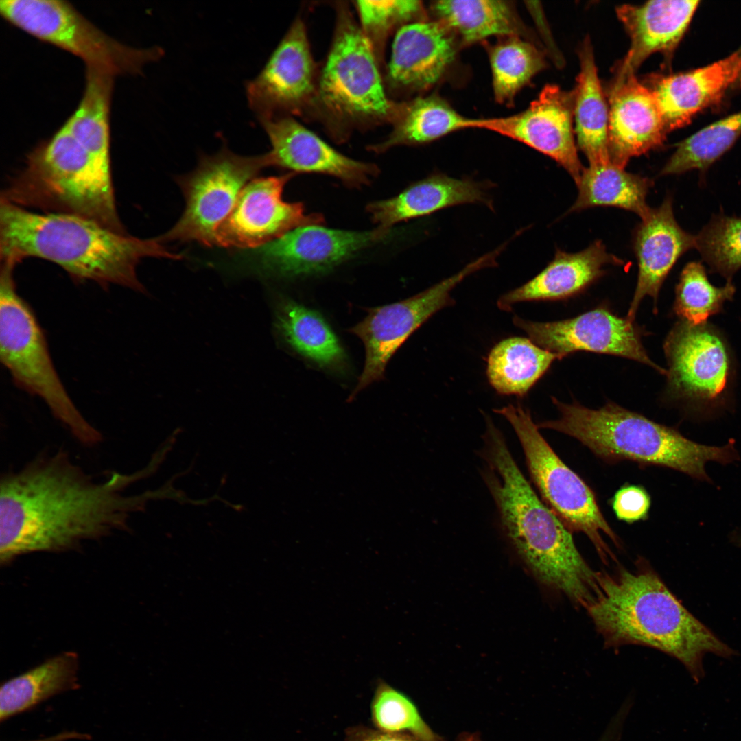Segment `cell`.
I'll return each instance as SVG.
<instances>
[{"label": "cell", "instance_id": "cell-45", "mask_svg": "<svg viewBox=\"0 0 741 741\" xmlns=\"http://www.w3.org/2000/svg\"><path fill=\"white\" fill-rule=\"evenodd\" d=\"M732 539L735 544L741 545V533H738L735 534L733 537Z\"/></svg>", "mask_w": 741, "mask_h": 741}, {"label": "cell", "instance_id": "cell-19", "mask_svg": "<svg viewBox=\"0 0 741 741\" xmlns=\"http://www.w3.org/2000/svg\"><path fill=\"white\" fill-rule=\"evenodd\" d=\"M461 45L454 33L434 19L401 27L395 37L385 68V86L396 98L428 91L447 73Z\"/></svg>", "mask_w": 741, "mask_h": 741}, {"label": "cell", "instance_id": "cell-22", "mask_svg": "<svg viewBox=\"0 0 741 741\" xmlns=\"http://www.w3.org/2000/svg\"><path fill=\"white\" fill-rule=\"evenodd\" d=\"M696 247V235L682 229L676 221L672 199L666 198L649 210L637 226L633 239L638 263L637 286L626 316L633 322L641 301L650 296L657 301L660 288L679 258Z\"/></svg>", "mask_w": 741, "mask_h": 741}, {"label": "cell", "instance_id": "cell-39", "mask_svg": "<svg viewBox=\"0 0 741 741\" xmlns=\"http://www.w3.org/2000/svg\"><path fill=\"white\" fill-rule=\"evenodd\" d=\"M370 717L375 729L383 732L409 733L427 741L441 739L422 718L413 701L381 679L377 681Z\"/></svg>", "mask_w": 741, "mask_h": 741}, {"label": "cell", "instance_id": "cell-27", "mask_svg": "<svg viewBox=\"0 0 741 741\" xmlns=\"http://www.w3.org/2000/svg\"><path fill=\"white\" fill-rule=\"evenodd\" d=\"M115 77L86 67L82 97L64 124L88 152L103 178L111 183L110 111Z\"/></svg>", "mask_w": 741, "mask_h": 741}, {"label": "cell", "instance_id": "cell-12", "mask_svg": "<svg viewBox=\"0 0 741 741\" xmlns=\"http://www.w3.org/2000/svg\"><path fill=\"white\" fill-rule=\"evenodd\" d=\"M494 250L468 263L455 274L405 300L368 309V315L349 331L364 343L363 371L349 401L360 390L384 377L386 364L403 342L427 320L455 301L451 290L467 277L497 264Z\"/></svg>", "mask_w": 741, "mask_h": 741}, {"label": "cell", "instance_id": "cell-3", "mask_svg": "<svg viewBox=\"0 0 741 741\" xmlns=\"http://www.w3.org/2000/svg\"><path fill=\"white\" fill-rule=\"evenodd\" d=\"M583 607L609 646L641 644L658 649L680 661L696 683L704 677L705 654L735 655L644 564L598 574Z\"/></svg>", "mask_w": 741, "mask_h": 741}, {"label": "cell", "instance_id": "cell-30", "mask_svg": "<svg viewBox=\"0 0 741 741\" xmlns=\"http://www.w3.org/2000/svg\"><path fill=\"white\" fill-rule=\"evenodd\" d=\"M580 69L574 95L577 144L589 165L610 162L609 110L598 78L592 47L585 39L580 50Z\"/></svg>", "mask_w": 741, "mask_h": 741}, {"label": "cell", "instance_id": "cell-43", "mask_svg": "<svg viewBox=\"0 0 741 741\" xmlns=\"http://www.w3.org/2000/svg\"><path fill=\"white\" fill-rule=\"evenodd\" d=\"M88 738L87 734H83L75 731L63 732L54 736L32 741H66L72 739Z\"/></svg>", "mask_w": 741, "mask_h": 741}, {"label": "cell", "instance_id": "cell-13", "mask_svg": "<svg viewBox=\"0 0 741 741\" xmlns=\"http://www.w3.org/2000/svg\"><path fill=\"white\" fill-rule=\"evenodd\" d=\"M664 349L669 365L668 386L674 399L700 414L723 407L732 362L717 330L706 324L693 325L681 320L670 331Z\"/></svg>", "mask_w": 741, "mask_h": 741}, {"label": "cell", "instance_id": "cell-21", "mask_svg": "<svg viewBox=\"0 0 741 741\" xmlns=\"http://www.w3.org/2000/svg\"><path fill=\"white\" fill-rule=\"evenodd\" d=\"M666 133L652 91L635 74L616 78L609 109L610 161L625 167L631 158L662 146Z\"/></svg>", "mask_w": 741, "mask_h": 741}, {"label": "cell", "instance_id": "cell-20", "mask_svg": "<svg viewBox=\"0 0 741 741\" xmlns=\"http://www.w3.org/2000/svg\"><path fill=\"white\" fill-rule=\"evenodd\" d=\"M271 144L268 167L295 173L332 176L351 187L368 185L379 174L377 165L351 158L335 150L293 117L260 122Z\"/></svg>", "mask_w": 741, "mask_h": 741}, {"label": "cell", "instance_id": "cell-25", "mask_svg": "<svg viewBox=\"0 0 741 741\" xmlns=\"http://www.w3.org/2000/svg\"><path fill=\"white\" fill-rule=\"evenodd\" d=\"M741 74V48L705 67L661 78L652 91L666 132L719 99Z\"/></svg>", "mask_w": 741, "mask_h": 741}, {"label": "cell", "instance_id": "cell-29", "mask_svg": "<svg viewBox=\"0 0 741 741\" xmlns=\"http://www.w3.org/2000/svg\"><path fill=\"white\" fill-rule=\"evenodd\" d=\"M403 101L401 113L390 134L368 146L377 154L399 145L432 143L458 130L473 128L474 118L467 117L436 94L419 95Z\"/></svg>", "mask_w": 741, "mask_h": 741}, {"label": "cell", "instance_id": "cell-38", "mask_svg": "<svg viewBox=\"0 0 741 741\" xmlns=\"http://www.w3.org/2000/svg\"><path fill=\"white\" fill-rule=\"evenodd\" d=\"M734 292L731 282L715 287L701 262H689L683 268L676 287L674 310L681 320L693 325H704L708 318L722 310L724 303L731 300Z\"/></svg>", "mask_w": 741, "mask_h": 741}, {"label": "cell", "instance_id": "cell-7", "mask_svg": "<svg viewBox=\"0 0 741 741\" xmlns=\"http://www.w3.org/2000/svg\"><path fill=\"white\" fill-rule=\"evenodd\" d=\"M1 198L25 209L82 217L127 233L117 211L113 184L103 178L64 124L29 153L25 167Z\"/></svg>", "mask_w": 741, "mask_h": 741}, {"label": "cell", "instance_id": "cell-5", "mask_svg": "<svg viewBox=\"0 0 741 741\" xmlns=\"http://www.w3.org/2000/svg\"><path fill=\"white\" fill-rule=\"evenodd\" d=\"M559 416L537 424L580 441L609 462L629 460L644 465L670 468L694 478L709 481L705 464H722L738 458L733 440L725 446H707L684 437L676 429L608 403L589 409L578 403H564L552 397Z\"/></svg>", "mask_w": 741, "mask_h": 741}, {"label": "cell", "instance_id": "cell-36", "mask_svg": "<svg viewBox=\"0 0 741 741\" xmlns=\"http://www.w3.org/2000/svg\"><path fill=\"white\" fill-rule=\"evenodd\" d=\"M740 135L741 110L712 123L680 142L659 174H680L693 169L704 174Z\"/></svg>", "mask_w": 741, "mask_h": 741}, {"label": "cell", "instance_id": "cell-28", "mask_svg": "<svg viewBox=\"0 0 741 741\" xmlns=\"http://www.w3.org/2000/svg\"><path fill=\"white\" fill-rule=\"evenodd\" d=\"M430 10L454 33L462 47L491 36H517L532 41L510 1L442 0L432 2Z\"/></svg>", "mask_w": 741, "mask_h": 741}, {"label": "cell", "instance_id": "cell-2", "mask_svg": "<svg viewBox=\"0 0 741 741\" xmlns=\"http://www.w3.org/2000/svg\"><path fill=\"white\" fill-rule=\"evenodd\" d=\"M37 257L51 261L77 281L144 292L137 267L143 258L180 259L159 237L119 233L82 217L31 211L0 201L1 263L16 265Z\"/></svg>", "mask_w": 741, "mask_h": 741}, {"label": "cell", "instance_id": "cell-14", "mask_svg": "<svg viewBox=\"0 0 741 741\" xmlns=\"http://www.w3.org/2000/svg\"><path fill=\"white\" fill-rule=\"evenodd\" d=\"M320 70L311 53L305 22L298 16L259 73L246 83L250 109L260 122L287 116L308 119Z\"/></svg>", "mask_w": 741, "mask_h": 741}, {"label": "cell", "instance_id": "cell-47", "mask_svg": "<svg viewBox=\"0 0 741 741\" xmlns=\"http://www.w3.org/2000/svg\"><path fill=\"white\" fill-rule=\"evenodd\" d=\"M736 82H738L739 86L741 88V74Z\"/></svg>", "mask_w": 741, "mask_h": 741}, {"label": "cell", "instance_id": "cell-26", "mask_svg": "<svg viewBox=\"0 0 741 741\" xmlns=\"http://www.w3.org/2000/svg\"><path fill=\"white\" fill-rule=\"evenodd\" d=\"M623 263L621 259L609 253L599 240L578 252L557 250L553 259L537 275L501 296L497 307L510 311L513 305L519 302L557 300L574 296L604 275L605 266Z\"/></svg>", "mask_w": 741, "mask_h": 741}, {"label": "cell", "instance_id": "cell-44", "mask_svg": "<svg viewBox=\"0 0 741 741\" xmlns=\"http://www.w3.org/2000/svg\"><path fill=\"white\" fill-rule=\"evenodd\" d=\"M458 741H482L480 738L475 733H465L462 735Z\"/></svg>", "mask_w": 741, "mask_h": 741}, {"label": "cell", "instance_id": "cell-1", "mask_svg": "<svg viewBox=\"0 0 741 741\" xmlns=\"http://www.w3.org/2000/svg\"><path fill=\"white\" fill-rule=\"evenodd\" d=\"M138 476L115 472L95 481L66 452L40 456L0 482V562L35 552L77 549L83 542L126 530L139 496Z\"/></svg>", "mask_w": 741, "mask_h": 741}, {"label": "cell", "instance_id": "cell-15", "mask_svg": "<svg viewBox=\"0 0 741 741\" xmlns=\"http://www.w3.org/2000/svg\"><path fill=\"white\" fill-rule=\"evenodd\" d=\"M294 175L290 172L250 180L217 228L215 245L257 248L296 228L322 224V215L306 213L302 203L283 200V188Z\"/></svg>", "mask_w": 741, "mask_h": 741}, {"label": "cell", "instance_id": "cell-8", "mask_svg": "<svg viewBox=\"0 0 741 741\" xmlns=\"http://www.w3.org/2000/svg\"><path fill=\"white\" fill-rule=\"evenodd\" d=\"M14 268L1 265V362L14 384L40 397L78 440L86 445H96L102 440V433L85 419L67 393L35 314L16 291Z\"/></svg>", "mask_w": 741, "mask_h": 741}, {"label": "cell", "instance_id": "cell-6", "mask_svg": "<svg viewBox=\"0 0 741 741\" xmlns=\"http://www.w3.org/2000/svg\"><path fill=\"white\" fill-rule=\"evenodd\" d=\"M333 3V38L307 119L317 121L333 141L342 143L354 132L392 126L403 101L388 95L382 69L348 3Z\"/></svg>", "mask_w": 741, "mask_h": 741}, {"label": "cell", "instance_id": "cell-11", "mask_svg": "<svg viewBox=\"0 0 741 741\" xmlns=\"http://www.w3.org/2000/svg\"><path fill=\"white\" fill-rule=\"evenodd\" d=\"M266 167L265 154L241 156L225 145L215 154H202L193 171L176 178L185 208L176 224L159 236L161 240L215 245L216 231L242 190Z\"/></svg>", "mask_w": 741, "mask_h": 741}, {"label": "cell", "instance_id": "cell-41", "mask_svg": "<svg viewBox=\"0 0 741 741\" xmlns=\"http://www.w3.org/2000/svg\"><path fill=\"white\" fill-rule=\"evenodd\" d=\"M650 499L643 488L627 485L620 489L612 500L616 517L621 521L633 523L644 519L648 515Z\"/></svg>", "mask_w": 741, "mask_h": 741}, {"label": "cell", "instance_id": "cell-18", "mask_svg": "<svg viewBox=\"0 0 741 741\" xmlns=\"http://www.w3.org/2000/svg\"><path fill=\"white\" fill-rule=\"evenodd\" d=\"M513 324L537 346L561 357L578 351L612 354L646 364L666 374L646 353L639 330L626 318L605 308H597L577 317L539 322L515 315Z\"/></svg>", "mask_w": 741, "mask_h": 741}, {"label": "cell", "instance_id": "cell-10", "mask_svg": "<svg viewBox=\"0 0 741 741\" xmlns=\"http://www.w3.org/2000/svg\"><path fill=\"white\" fill-rule=\"evenodd\" d=\"M494 412L511 425L523 448L529 473L543 501L572 532H583L606 561L613 554L603 539H619L602 515L591 488L556 455L528 410L509 404Z\"/></svg>", "mask_w": 741, "mask_h": 741}, {"label": "cell", "instance_id": "cell-32", "mask_svg": "<svg viewBox=\"0 0 741 741\" xmlns=\"http://www.w3.org/2000/svg\"><path fill=\"white\" fill-rule=\"evenodd\" d=\"M576 185L578 196L569 212L611 206L632 211L642 219L650 209L646 198L653 181L628 172L611 161L589 165Z\"/></svg>", "mask_w": 741, "mask_h": 741}, {"label": "cell", "instance_id": "cell-37", "mask_svg": "<svg viewBox=\"0 0 741 741\" xmlns=\"http://www.w3.org/2000/svg\"><path fill=\"white\" fill-rule=\"evenodd\" d=\"M352 3L358 15L360 29L381 69L390 36L405 25L429 19L421 1H354Z\"/></svg>", "mask_w": 741, "mask_h": 741}, {"label": "cell", "instance_id": "cell-9", "mask_svg": "<svg viewBox=\"0 0 741 741\" xmlns=\"http://www.w3.org/2000/svg\"><path fill=\"white\" fill-rule=\"evenodd\" d=\"M0 14L8 23L37 39L81 58L91 67L117 75L141 73L164 54L159 47L137 49L102 32L69 2L62 0H4Z\"/></svg>", "mask_w": 741, "mask_h": 741}, {"label": "cell", "instance_id": "cell-31", "mask_svg": "<svg viewBox=\"0 0 741 741\" xmlns=\"http://www.w3.org/2000/svg\"><path fill=\"white\" fill-rule=\"evenodd\" d=\"M79 658L64 652L5 682L0 689V721L59 694L80 687Z\"/></svg>", "mask_w": 741, "mask_h": 741}, {"label": "cell", "instance_id": "cell-23", "mask_svg": "<svg viewBox=\"0 0 741 741\" xmlns=\"http://www.w3.org/2000/svg\"><path fill=\"white\" fill-rule=\"evenodd\" d=\"M699 1L657 0L643 5H622L616 14L631 47L616 78L635 73L652 54L672 51L685 34Z\"/></svg>", "mask_w": 741, "mask_h": 741}, {"label": "cell", "instance_id": "cell-34", "mask_svg": "<svg viewBox=\"0 0 741 741\" xmlns=\"http://www.w3.org/2000/svg\"><path fill=\"white\" fill-rule=\"evenodd\" d=\"M561 357L541 348L530 338L511 337L490 351L486 374L499 394L523 397L544 375L552 362Z\"/></svg>", "mask_w": 741, "mask_h": 741}, {"label": "cell", "instance_id": "cell-33", "mask_svg": "<svg viewBox=\"0 0 741 741\" xmlns=\"http://www.w3.org/2000/svg\"><path fill=\"white\" fill-rule=\"evenodd\" d=\"M277 313V329L297 353L326 368L340 369L345 364L344 350L319 312L285 299Z\"/></svg>", "mask_w": 741, "mask_h": 741}, {"label": "cell", "instance_id": "cell-35", "mask_svg": "<svg viewBox=\"0 0 741 741\" xmlns=\"http://www.w3.org/2000/svg\"><path fill=\"white\" fill-rule=\"evenodd\" d=\"M492 73L494 98L501 104H513L516 95L539 72L546 62L535 44L523 37H499L493 44H486Z\"/></svg>", "mask_w": 741, "mask_h": 741}, {"label": "cell", "instance_id": "cell-16", "mask_svg": "<svg viewBox=\"0 0 741 741\" xmlns=\"http://www.w3.org/2000/svg\"><path fill=\"white\" fill-rule=\"evenodd\" d=\"M573 121V93L547 84L525 110L506 117L475 119L473 128L498 133L549 156L577 185L585 167L578 156Z\"/></svg>", "mask_w": 741, "mask_h": 741}, {"label": "cell", "instance_id": "cell-42", "mask_svg": "<svg viewBox=\"0 0 741 741\" xmlns=\"http://www.w3.org/2000/svg\"><path fill=\"white\" fill-rule=\"evenodd\" d=\"M345 741H427L409 733L383 732L364 725L350 727L346 730ZM438 741H443L442 739Z\"/></svg>", "mask_w": 741, "mask_h": 741}, {"label": "cell", "instance_id": "cell-46", "mask_svg": "<svg viewBox=\"0 0 741 741\" xmlns=\"http://www.w3.org/2000/svg\"><path fill=\"white\" fill-rule=\"evenodd\" d=\"M598 741H613V740H611V739H610V738H606V737H601V738H600L598 739Z\"/></svg>", "mask_w": 741, "mask_h": 741}, {"label": "cell", "instance_id": "cell-4", "mask_svg": "<svg viewBox=\"0 0 741 741\" xmlns=\"http://www.w3.org/2000/svg\"><path fill=\"white\" fill-rule=\"evenodd\" d=\"M487 425L486 457L491 471L486 482L506 535L539 581L584 606L598 574L578 552L572 532L526 480L499 430L491 421Z\"/></svg>", "mask_w": 741, "mask_h": 741}, {"label": "cell", "instance_id": "cell-24", "mask_svg": "<svg viewBox=\"0 0 741 741\" xmlns=\"http://www.w3.org/2000/svg\"><path fill=\"white\" fill-rule=\"evenodd\" d=\"M488 183L434 173L408 186L397 196L369 203L366 211L379 228L432 214L454 206L481 204L492 209Z\"/></svg>", "mask_w": 741, "mask_h": 741}, {"label": "cell", "instance_id": "cell-40", "mask_svg": "<svg viewBox=\"0 0 741 741\" xmlns=\"http://www.w3.org/2000/svg\"><path fill=\"white\" fill-rule=\"evenodd\" d=\"M711 272L731 282L741 268V217L719 213L696 235V247Z\"/></svg>", "mask_w": 741, "mask_h": 741}, {"label": "cell", "instance_id": "cell-17", "mask_svg": "<svg viewBox=\"0 0 741 741\" xmlns=\"http://www.w3.org/2000/svg\"><path fill=\"white\" fill-rule=\"evenodd\" d=\"M390 231L379 227L351 231L320 225L300 226L257 248L255 257L266 274L282 277L314 274L328 271L384 241Z\"/></svg>", "mask_w": 741, "mask_h": 741}]
</instances>
